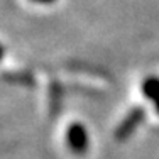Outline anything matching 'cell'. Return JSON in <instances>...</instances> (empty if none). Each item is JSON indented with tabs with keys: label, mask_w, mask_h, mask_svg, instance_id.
<instances>
[{
	"label": "cell",
	"mask_w": 159,
	"mask_h": 159,
	"mask_svg": "<svg viewBox=\"0 0 159 159\" xmlns=\"http://www.w3.org/2000/svg\"><path fill=\"white\" fill-rule=\"evenodd\" d=\"M142 115H144V113H142V108H134V110H132V112L125 117V120H124L122 125L117 129L115 137L119 139V141H124V139H127L129 135L134 132V129L139 125V122H141Z\"/></svg>",
	"instance_id": "obj_2"
},
{
	"label": "cell",
	"mask_w": 159,
	"mask_h": 159,
	"mask_svg": "<svg viewBox=\"0 0 159 159\" xmlns=\"http://www.w3.org/2000/svg\"><path fill=\"white\" fill-rule=\"evenodd\" d=\"M36 2H49V0H36Z\"/></svg>",
	"instance_id": "obj_4"
},
{
	"label": "cell",
	"mask_w": 159,
	"mask_h": 159,
	"mask_svg": "<svg viewBox=\"0 0 159 159\" xmlns=\"http://www.w3.org/2000/svg\"><path fill=\"white\" fill-rule=\"evenodd\" d=\"M144 93L149 98H152L159 108V80H156V78L146 80V83H144Z\"/></svg>",
	"instance_id": "obj_3"
},
{
	"label": "cell",
	"mask_w": 159,
	"mask_h": 159,
	"mask_svg": "<svg viewBox=\"0 0 159 159\" xmlns=\"http://www.w3.org/2000/svg\"><path fill=\"white\" fill-rule=\"evenodd\" d=\"M66 142L75 154H85L88 149V134L81 124H73L66 132Z\"/></svg>",
	"instance_id": "obj_1"
}]
</instances>
